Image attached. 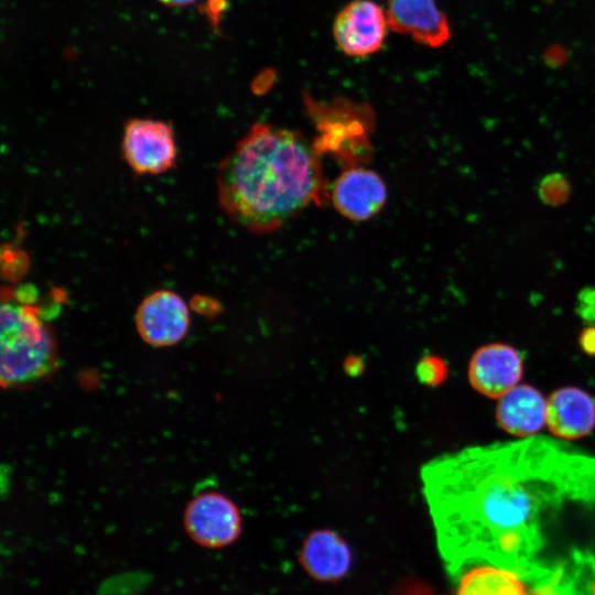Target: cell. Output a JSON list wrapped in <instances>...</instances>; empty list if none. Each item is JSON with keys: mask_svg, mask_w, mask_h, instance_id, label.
Listing matches in <instances>:
<instances>
[{"mask_svg": "<svg viewBox=\"0 0 595 595\" xmlns=\"http://www.w3.org/2000/svg\"><path fill=\"white\" fill-rule=\"evenodd\" d=\"M318 152L300 132L255 123L218 165L220 208L255 234L279 229L312 203L329 199Z\"/></svg>", "mask_w": 595, "mask_h": 595, "instance_id": "cell-1", "label": "cell"}, {"mask_svg": "<svg viewBox=\"0 0 595 595\" xmlns=\"http://www.w3.org/2000/svg\"><path fill=\"white\" fill-rule=\"evenodd\" d=\"M56 345L36 306L2 290L0 372L3 387L35 381L52 371Z\"/></svg>", "mask_w": 595, "mask_h": 595, "instance_id": "cell-2", "label": "cell"}, {"mask_svg": "<svg viewBox=\"0 0 595 595\" xmlns=\"http://www.w3.org/2000/svg\"><path fill=\"white\" fill-rule=\"evenodd\" d=\"M123 159L136 175H156L176 164L177 148L172 126L162 120L133 118L122 136Z\"/></svg>", "mask_w": 595, "mask_h": 595, "instance_id": "cell-3", "label": "cell"}, {"mask_svg": "<svg viewBox=\"0 0 595 595\" xmlns=\"http://www.w3.org/2000/svg\"><path fill=\"white\" fill-rule=\"evenodd\" d=\"M188 537L204 548H224L234 543L242 529L236 504L224 494L207 491L195 496L183 517Z\"/></svg>", "mask_w": 595, "mask_h": 595, "instance_id": "cell-4", "label": "cell"}, {"mask_svg": "<svg viewBox=\"0 0 595 595\" xmlns=\"http://www.w3.org/2000/svg\"><path fill=\"white\" fill-rule=\"evenodd\" d=\"M552 569L538 560L520 570L475 565L457 577V595H540Z\"/></svg>", "mask_w": 595, "mask_h": 595, "instance_id": "cell-5", "label": "cell"}, {"mask_svg": "<svg viewBox=\"0 0 595 595\" xmlns=\"http://www.w3.org/2000/svg\"><path fill=\"white\" fill-rule=\"evenodd\" d=\"M136 327L149 345L167 347L180 343L190 327L188 307L171 290H156L145 296L136 312Z\"/></svg>", "mask_w": 595, "mask_h": 595, "instance_id": "cell-6", "label": "cell"}, {"mask_svg": "<svg viewBox=\"0 0 595 595\" xmlns=\"http://www.w3.org/2000/svg\"><path fill=\"white\" fill-rule=\"evenodd\" d=\"M389 28L382 8L370 0H355L336 15L333 34L338 47L350 56L379 51Z\"/></svg>", "mask_w": 595, "mask_h": 595, "instance_id": "cell-7", "label": "cell"}, {"mask_svg": "<svg viewBox=\"0 0 595 595\" xmlns=\"http://www.w3.org/2000/svg\"><path fill=\"white\" fill-rule=\"evenodd\" d=\"M523 374V359L511 345L491 343L470 357L467 376L470 386L488 398H500L516 387Z\"/></svg>", "mask_w": 595, "mask_h": 595, "instance_id": "cell-8", "label": "cell"}, {"mask_svg": "<svg viewBox=\"0 0 595 595\" xmlns=\"http://www.w3.org/2000/svg\"><path fill=\"white\" fill-rule=\"evenodd\" d=\"M329 199L340 215L363 221L381 210L387 201V187L372 170L348 167L335 180Z\"/></svg>", "mask_w": 595, "mask_h": 595, "instance_id": "cell-9", "label": "cell"}, {"mask_svg": "<svg viewBox=\"0 0 595 595\" xmlns=\"http://www.w3.org/2000/svg\"><path fill=\"white\" fill-rule=\"evenodd\" d=\"M386 14L392 31L408 34L419 44L437 47L451 36L435 0H388Z\"/></svg>", "mask_w": 595, "mask_h": 595, "instance_id": "cell-10", "label": "cell"}, {"mask_svg": "<svg viewBox=\"0 0 595 595\" xmlns=\"http://www.w3.org/2000/svg\"><path fill=\"white\" fill-rule=\"evenodd\" d=\"M545 425L561 441H574L588 435L595 428V401L575 387L560 388L547 400Z\"/></svg>", "mask_w": 595, "mask_h": 595, "instance_id": "cell-11", "label": "cell"}, {"mask_svg": "<svg viewBox=\"0 0 595 595\" xmlns=\"http://www.w3.org/2000/svg\"><path fill=\"white\" fill-rule=\"evenodd\" d=\"M495 416L505 432L530 437L543 428L547 420V399L532 386L517 385L498 398Z\"/></svg>", "mask_w": 595, "mask_h": 595, "instance_id": "cell-12", "label": "cell"}, {"mask_svg": "<svg viewBox=\"0 0 595 595\" xmlns=\"http://www.w3.org/2000/svg\"><path fill=\"white\" fill-rule=\"evenodd\" d=\"M300 563L305 572L321 582H335L346 575L351 565V551L335 531L318 529L304 540Z\"/></svg>", "mask_w": 595, "mask_h": 595, "instance_id": "cell-13", "label": "cell"}, {"mask_svg": "<svg viewBox=\"0 0 595 595\" xmlns=\"http://www.w3.org/2000/svg\"><path fill=\"white\" fill-rule=\"evenodd\" d=\"M549 595H595V547L574 549L558 563Z\"/></svg>", "mask_w": 595, "mask_h": 595, "instance_id": "cell-14", "label": "cell"}, {"mask_svg": "<svg viewBox=\"0 0 595 595\" xmlns=\"http://www.w3.org/2000/svg\"><path fill=\"white\" fill-rule=\"evenodd\" d=\"M572 193L569 178L559 172L544 175L538 184V196L540 201L551 207L564 205Z\"/></svg>", "mask_w": 595, "mask_h": 595, "instance_id": "cell-15", "label": "cell"}, {"mask_svg": "<svg viewBox=\"0 0 595 595\" xmlns=\"http://www.w3.org/2000/svg\"><path fill=\"white\" fill-rule=\"evenodd\" d=\"M418 379L425 386H440L447 377L446 363L439 356L426 355L416 365Z\"/></svg>", "mask_w": 595, "mask_h": 595, "instance_id": "cell-16", "label": "cell"}, {"mask_svg": "<svg viewBox=\"0 0 595 595\" xmlns=\"http://www.w3.org/2000/svg\"><path fill=\"white\" fill-rule=\"evenodd\" d=\"M577 312L584 321L595 323V288L587 286L581 290L577 298Z\"/></svg>", "mask_w": 595, "mask_h": 595, "instance_id": "cell-17", "label": "cell"}, {"mask_svg": "<svg viewBox=\"0 0 595 595\" xmlns=\"http://www.w3.org/2000/svg\"><path fill=\"white\" fill-rule=\"evenodd\" d=\"M582 350L589 355H595V323L585 326L578 337Z\"/></svg>", "mask_w": 595, "mask_h": 595, "instance_id": "cell-18", "label": "cell"}, {"mask_svg": "<svg viewBox=\"0 0 595 595\" xmlns=\"http://www.w3.org/2000/svg\"><path fill=\"white\" fill-rule=\"evenodd\" d=\"M162 4L170 8H182L194 3L197 0H158Z\"/></svg>", "mask_w": 595, "mask_h": 595, "instance_id": "cell-19", "label": "cell"}, {"mask_svg": "<svg viewBox=\"0 0 595 595\" xmlns=\"http://www.w3.org/2000/svg\"><path fill=\"white\" fill-rule=\"evenodd\" d=\"M412 595H435V594L428 589H420V591L414 592V594Z\"/></svg>", "mask_w": 595, "mask_h": 595, "instance_id": "cell-20", "label": "cell"}]
</instances>
